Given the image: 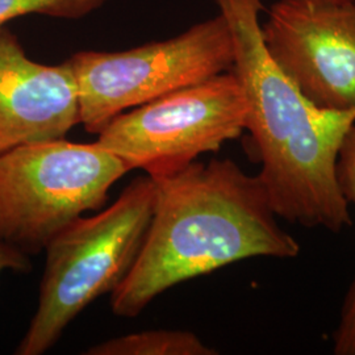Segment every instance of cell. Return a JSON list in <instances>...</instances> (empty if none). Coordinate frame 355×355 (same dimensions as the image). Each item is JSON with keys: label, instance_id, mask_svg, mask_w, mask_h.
I'll return each instance as SVG.
<instances>
[{"label": "cell", "instance_id": "11", "mask_svg": "<svg viewBox=\"0 0 355 355\" xmlns=\"http://www.w3.org/2000/svg\"><path fill=\"white\" fill-rule=\"evenodd\" d=\"M333 353L355 355V278L346 295L338 327L333 334Z\"/></svg>", "mask_w": 355, "mask_h": 355}, {"label": "cell", "instance_id": "5", "mask_svg": "<svg viewBox=\"0 0 355 355\" xmlns=\"http://www.w3.org/2000/svg\"><path fill=\"white\" fill-rule=\"evenodd\" d=\"M69 64L80 124L99 135L117 114L230 71L233 41L218 13L177 37L124 51H79Z\"/></svg>", "mask_w": 355, "mask_h": 355}, {"label": "cell", "instance_id": "7", "mask_svg": "<svg viewBox=\"0 0 355 355\" xmlns=\"http://www.w3.org/2000/svg\"><path fill=\"white\" fill-rule=\"evenodd\" d=\"M262 36L305 98L322 108H355V0H277Z\"/></svg>", "mask_w": 355, "mask_h": 355}, {"label": "cell", "instance_id": "2", "mask_svg": "<svg viewBox=\"0 0 355 355\" xmlns=\"http://www.w3.org/2000/svg\"><path fill=\"white\" fill-rule=\"evenodd\" d=\"M233 41L232 71L246 102L245 130L261 161V179L278 217L306 228L341 232L352 216L337 177L355 108L329 110L305 98L267 51L265 0H215Z\"/></svg>", "mask_w": 355, "mask_h": 355}, {"label": "cell", "instance_id": "8", "mask_svg": "<svg viewBox=\"0 0 355 355\" xmlns=\"http://www.w3.org/2000/svg\"><path fill=\"white\" fill-rule=\"evenodd\" d=\"M80 124L71 64L31 60L19 38L0 28V154L40 141L66 139Z\"/></svg>", "mask_w": 355, "mask_h": 355}, {"label": "cell", "instance_id": "1", "mask_svg": "<svg viewBox=\"0 0 355 355\" xmlns=\"http://www.w3.org/2000/svg\"><path fill=\"white\" fill-rule=\"evenodd\" d=\"M154 180L145 241L127 278L111 293L119 318H137L171 287L232 263L300 253V243L280 227L261 179L232 159L195 161Z\"/></svg>", "mask_w": 355, "mask_h": 355}, {"label": "cell", "instance_id": "6", "mask_svg": "<svg viewBox=\"0 0 355 355\" xmlns=\"http://www.w3.org/2000/svg\"><path fill=\"white\" fill-rule=\"evenodd\" d=\"M245 123L246 102L230 70L117 114L95 142L130 171L162 179L239 139Z\"/></svg>", "mask_w": 355, "mask_h": 355}, {"label": "cell", "instance_id": "12", "mask_svg": "<svg viewBox=\"0 0 355 355\" xmlns=\"http://www.w3.org/2000/svg\"><path fill=\"white\" fill-rule=\"evenodd\" d=\"M337 177L345 199L355 205V124L346 133L340 148Z\"/></svg>", "mask_w": 355, "mask_h": 355}, {"label": "cell", "instance_id": "4", "mask_svg": "<svg viewBox=\"0 0 355 355\" xmlns=\"http://www.w3.org/2000/svg\"><path fill=\"white\" fill-rule=\"evenodd\" d=\"M130 170L96 142L40 141L0 154V239L29 257L62 229L99 211Z\"/></svg>", "mask_w": 355, "mask_h": 355}, {"label": "cell", "instance_id": "10", "mask_svg": "<svg viewBox=\"0 0 355 355\" xmlns=\"http://www.w3.org/2000/svg\"><path fill=\"white\" fill-rule=\"evenodd\" d=\"M107 0H0V28L26 15L58 19H80L94 12Z\"/></svg>", "mask_w": 355, "mask_h": 355}, {"label": "cell", "instance_id": "13", "mask_svg": "<svg viewBox=\"0 0 355 355\" xmlns=\"http://www.w3.org/2000/svg\"><path fill=\"white\" fill-rule=\"evenodd\" d=\"M6 270L29 272L32 270V261L28 254L0 239V274Z\"/></svg>", "mask_w": 355, "mask_h": 355}, {"label": "cell", "instance_id": "3", "mask_svg": "<svg viewBox=\"0 0 355 355\" xmlns=\"http://www.w3.org/2000/svg\"><path fill=\"white\" fill-rule=\"evenodd\" d=\"M155 200L153 178L133 179L108 208L80 216L45 248L38 304L16 355L49 352L92 302L124 282L140 254Z\"/></svg>", "mask_w": 355, "mask_h": 355}, {"label": "cell", "instance_id": "9", "mask_svg": "<svg viewBox=\"0 0 355 355\" xmlns=\"http://www.w3.org/2000/svg\"><path fill=\"white\" fill-rule=\"evenodd\" d=\"M87 355H216L217 350L189 330H145L87 349Z\"/></svg>", "mask_w": 355, "mask_h": 355}]
</instances>
